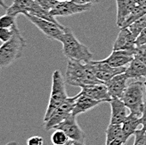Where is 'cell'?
<instances>
[{"instance_id":"1","label":"cell","mask_w":146,"mask_h":145,"mask_svg":"<svg viewBox=\"0 0 146 145\" xmlns=\"http://www.w3.org/2000/svg\"><path fill=\"white\" fill-rule=\"evenodd\" d=\"M65 81L70 86L78 87L102 83L95 75L91 62L86 63L72 59H67Z\"/></svg>"},{"instance_id":"2","label":"cell","mask_w":146,"mask_h":145,"mask_svg":"<svg viewBox=\"0 0 146 145\" xmlns=\"http://www.w3.org/2000/svg\"><path fill=\"white\" fill-rule=\"evenodd\" d=\"M25 47L26 40L16 25L11 39L0 46V70L11 66L20 58Z\"/></svg>"},{"instance_id":"3","label":"cell","mask_w":146,"mask_h":145,"mask_svg":"<svg viewBox=\"0 0 146 145\" xmlns=\"http://www.w3.org/2000/svg\"><path fill=\"white\" fill-rule=\"evenodd\" d=\"M60 42L62 44L63 54L67 59L76 60L86 63L92 60V54L89 49L76 39L70 28L65 27L63 36Z\"/></svg>"},{"instance_id":"4","label":"cell","mask_w":146,"mask_h":145,"mask_svg":"<svg viewBox=\"0 0 146 145\" xmlns=\"http://www.w3.org/2000/svg\"><path fill=\"white\" fill-rule=\"evenodd\" d=\"M120 99L129 109L130 113L141 117L145 107V85L141 81H134L128 85Z\"/></svg>"},{"instance_id":"5","label":"cell","mask_w":146,"mask_h":145,"mask_svg":"<svg viewBox=\"0 0 146 145\" xmlns=\"http://www.w3.org/2000/svg\"><path fill=\"white\" fill-rule=\"evenodd\" d=\"M67 97H68L66 89L65 78L63 77L62 74L59 70H56L52 74L51 91H50L48 107L44 117V122L48 119V117L54 111V109Z\"/></svg>"},{"instance_id":"6","label":"cell","mask_w":146,"mask_h":145,"mask_svg":"<svg viewBox=\"0 0 146 145\" xmlns=\"http://www.w3.org/2000/svg\"><path fill=\"white\" fill-rule=\"evenodd\" d=\"M76 97L77 95L72 97H67L54 109V111L51 113L48 119L44 122V127L45 130L49 131L54 129V128L56 125H58L60 122H61L69 115L72 114Z\"/></svg>"},{"instance_id":"7","label":"cell","mask_w":146,"mask_h":145,"mask_svg":"<svg viewBox=\"0 0 146 145\" xmlns=\"http://www.w3.org/2000/svg\"><path fill=\"white\" fill-rule=\"evenodd\" d=\"M25 16L49 39L60 41V39L62 38L65 26L60 24H56L52 21H49L46 19L30 15L29 14L25 15Z\"/></svg>"},{"instance_id":"8","label":"cell","mask_w":146,"mask_h":145,"mask_svg":"<svg viewBox=\"0 0 146 145\" xmlns=\"http://www.w3.org/2000/svg\"><path fill=\"white\" fill-rule=\"evenodd\" d=\"M76 117L72 114L69 115L65 120L56 125L54 129H60L64 131L71 140L76 142L77 144H83L85 133L78 125Z\"/></svg>"},{"instance_id":"9","label":"cell","mask_w":146,"mask_h":145,"mask_svg":"<svg viewBox=\"0 0 146 145\" xmlns=\"http://www.w3.org/2000/svg\"><path fill=\"white\" fill-rule=\"evenodd\" d=\"M92 8V4H78L73 1H62L59 2L50 10L51 15L55 17H67L70 15L80 14L90 10Z\"/></svg>"},{"instance_id":"10","label":"cell","mask_w":146,"mask_h":145,"mask_svg":"<svg viewBox=\"0 0 146 145\" xmlns=\"http://www.w3.org/2000/svg\"><path fill=\"white\" fill-rule=\"evenodd\" d=\"M90 62L92 70L95 73V75L102 83H105L106 81H109L111 78H113L117 74L123 73L126 71V66L113 67L107 63L102 62L101 60H98V61L91 60Z\"/></svg>"},{"instance_id":"11","label":"cell","mask_w":146,"mask_h":145,"mask_svg":"<svg viewBox=\"0 0 146 145\" xmlns=\"http://www.w3.org/2000/svg\"><path fill=\"white\" fill-rule=\"evenodd\" d=\"M136 50H117L112 51L111 55L101 61L108 64L113 67H123L129 65L136 53Z\"/></svg>"},{"instance_id":"12","label":"cell","mask_w":146,"mask_h":145,"mask_svg":"<svg viewBox=\"0 0 146 145\" xmlns=\"http://www.w3.org/2000/svg\"><path fill=\"white\" fill-rule=\"evenodd\" d=\"M81 88L82 91L79 92L80 94L88 96L94 100L101 101L102 102H109L112 100V97L105 83L87 85Z\"/></svg>"},{"instance_id":"13","label":"cell","mask_w":146,"mask_h":145,"mask_svg":"<svg viewBox=\"0 0 146 145\" xmlns=\"http://www.w3.org/2000/svg\"><path fill=\"white\" fill-rule=\"evenodd\" d=\"M109 103L111 107L110 123L122 124L128 115L130 113L129 109L120 98H112Z\"/></svg>"},{"instance_id":"14","label":"cell","mask_w":146,"mask_h":145,"mask_svg":"<svg viewBox=\"0 0 146 145\" xmlns=\"http://www.w3.org/2000/svg\"><path fill=\"white\" fill-rule=\"evenodd\" d=\"M129 78L125 73H120L114 75L109 81L105 82V85L108 87V92L112 98H120L127 87V80Z\"/></svg>"},{"instance_id":"15","label":"cell","mask_w":146,"mask_h":145,"mask_svg":"<svg viewBox=\"0 0 146 145\" xmlns=\"http://www.w3.org/2000/svg\"><path fill=\"white\" fill-rule=\"evenodd\" d=\"M136 37L131 33L128 27L121 28L117 39L113 44V50H135Z\"/></svg>"},{"instance_id":"16","label":"cell","mask_w":146,"mask_h":145,"mask_svg":"<svg viewBox=\"0 0 146 145\" xmlns=\"http://www.w3.org/2000/svg\"><path fill=\"white\" fill-rule=\"evenodd\" d=\"M102 102L94 100L91 97L85 95H82L80 93L77 94V97L75 102V106L73 107L72 114L74 116H78L82 113L88 112V110L98 106Z\"/></svg>"},{"instance_id":"17","label":"cell","mask_w":146,"mask_h":145,"mask_svg":"<svg viewBox=\"0 0 146 145\" xmlns=\"http://www.w3.org/2000/svg\"><path fill=\"white\" fill-rule=\"evenodd\" d=\"M126 144L122 129V124L109 123L106 129V144L122 145Z\"/></svg>"},{"instance_id":"18","label":"cell","mask_w":146,"mask_h":145,"mask_svg":"<svg viewBox=\"0 0 146 145\" xmlns=\"http://www.w3.org/2000/svg\"><path fill=\"white\" fill-rule=\"evenodd\" d=\"M117 3V25L122 27L126 19L130 15L136 3L134 0H116Z\"/></svg>"},{"instance_id":"19","label":"cell","mask_w":146,"mask_h":145,"mask_svg":"<svg viewBox=\"0 0 146 145\" xmlns=\"http://www.w3.org/2000/svg\"><path fill=\"white\" fill-rule=\"evenodd\" d=\"M124 73L129 79L138 80L142 77L145 78L146 66L139 59L134 57L129 64L128 67H126V71Z\"/></svg>"},{"instance_id":"20","label":"cell","mask_w":146,"mask_h":145,"mask_svg":"<svg viewBox=\"0 0 146 145\" xmlns=\"http://www.w3.org/2000/svg\"><path fill=\"white\" fill-rule=\"evenodd\" d=\"M35 0H14V3L10 7H8L7 14L17 17V15H25L31 10Z\"/></svg>"},{"instance_id":"21","label":"cell","mask_w":146,"mask_h":145,"mask_svg":"<svg viewBox=\"0 0 146 145\" xmlns=\"http://www.w3.org/2000/svg\"><path fill=\"white\" fill-rule=\"evenodd\" d=\"M139 118L140 117L130 113L124 122L122 123V129H123V138L125 142L129 138V137L134 134L135 131L137 130V128L139 125H140L139 122Z\"/></svg>"},{"instance_id":"22","label":"cell","mask_w":146,"mask_h":145,"mask_svg":"<svg viewBox=\"0 0 146 145\" xmlns=\"http://www.w3.org/2000/svg\"><path fill=\"white\" fill-rule=\"evenodd\" d=\"M145 15H146V5H136L130 13V15H129V17L123 24L121 28H125L129 26L133 22H134L136 19L141 18Z\"/></svg>"},{"instance_id":"23","label":"cell","mask_w":146,"mask_h":145,"mask_svg":"<svg viewBox=\"0 0 146 145\" xmlns=\"http://www.w3.org/2000/svg\"><path fill=\"white\" fill-rule=\"evenodd\" d=\"M146 27V15L142 16L141 18L136 19L129 26H128L131 33L137 38V36L140 34V32Z\"/></svg>"},{"instance_id":"24","label":"cell","mask_w":146,"mask_h":145,"mask_svg":"<svg viewBox=\"0 0 146 145\" xmlns=\"http://www.w3.org/2000/svg\"><path fill=\"white\" fill-rule=\"evenodd\" d=\"M69 139L70 138L67 137L66 132L60 129H55V132L50 137L51 143L55 145H66Z\"/></svg>"},{"instance_id":"25","label":"cell","mask_w":146,"mask_h":145,"mask_svg":"<svg viewBox=\"0 0 146 145\" xmlns=\"http://www.w3.org/2000/svg\"><path fill=\"white\" fill-rule=\"evenodd\" d=\"M16 26V17L9 14L0 17V27L5 29H12Z\"/></svg>"},{"instance_id":"26","label":"cell","mask_w":146,"mask_h":145,"mask_svg":"<svg viewBox=\"0 0 146 145\" xmlns=\"http://www.w3.org/2000/svg\"><path fill=\"white\" fill-rule=\"evenodd\" d=\"M134 138V145H146V132L143 128L135 131Z\"/></svg>"},{"instance_id":"27","label":"cell","mask_w":146,"mask_h":145,"mask_svg":"<svg viewBox=\"0 0 146 145\" xmlns=\"http://www.w3.org/2000/svg\"><path fill=\"white\" fill-rule=\"evenodd\" d=\"M15 27L12 29H5V28L0 27V41L4 43V42H7L8 40H9L14 34Z\"/></svg>"},{"instance_id":"28","label":"cell","mask_w":146,"mask_h":145,"mask_svg":"<svg viewBox=\"0 0 146 145\" xmlns=\"http://www.w3.org/2000/svg\"><path fill=\"white\" fill-rule=\"evenodd\" d=\"M45 10L50 11L59 3L58 0H35Z\"/></svg>"},{"instance_id":"29","label":"cell","mask_w":146,"mask_h":145,"mask_svg":"<svg viewBox=\"0 0 146 145\" xmlns=\"http://www.w3.org/2000/svg\"><path fill=\"white\" fill-rule=\"evenodd\" d=\"M134 57L139 59L146 66V49L141 48V47H137Z\"/></svg>"},{"instance_id":"30","label":"cell","mask_w":146,"mask_h":145,"mask_svg":"<svg viewBox=\"0 0 146 145\" xmlns=\"http://www.w3.org/2000/svg\"><path fill=\"white\" fill-rule=\"evenodd\" d=\"M146 44V27L143 29L140 34L137 36L136 40H135V44L137 47H139L141 45H144Z\"/></svg>"},{"instance_id":"31","label":"cell","mask_w":146,"mask_h":145,"mask_svg":"<svg viewBox=\"0 0 146 145\" xmlns=\"http://www.w3.org/2000/svg\"><path fill=\"white\" fill-rule=\"evenodd\" d=\"M28 145H42L44 144V139L42 137L40 136H33L30 137L28 141H27Z\"/></svg>"},{"instance_id":"32","label":"cell","mask_w":146,"mask_h":145,"mask_svg":"<svg viewBox=\"0 0 146 145\" xmlns=\"http://www.w3.org/2000/svg\"><path fill=\"white\" fill-rule=\"evenodd\" d=\"M139 122H140V125H142V128L146 132V104L143 114L139 118Z\"/></svg>"},{"instance_id":"33","label":"cell","mask_w":146,"mask_h":145,"mask_svg":"<svg viewBox=\"0 0 146 145\" xmlns=\"http://www.w3.org/2000/svg\"><path fill=\"white\" fill-rule=\"evenodd\" d=\"M73 2L78 3V4H93V3H96L98 2H99V0H72Z\"/></svg>"},{"instance_id":"34","label":"cell","mask_w":146,"mask_h":145,"mask_svg":"<svg viewBox=\"0 0 146 145\" xmlns=\"http://www.w3.org/2000/svg\"><path fill=\"white\" fill-rule=\"evenodd\" d=\"M136 5H146V0H134Z\"/></svg>"},{"instance_id":"35","label":"cell","mask_w":146,"mask_h":145,"mask_svg":"<svg viewBox=\"0 0 146 145\" xmlns=\"http://www.w3.org/2000/svg\"><path fill=\"white\" fill-rule=\"evenodd\" d=\"M0 7L3 8V9H8L7 5L5 4L4 0H0Z\"/></svg>"},{"instance_id":"36","label":"cell","mask_w":146,"mask_h":145,"mask_svg":"<svg viewBox=\"0 0 146 145\" xmlns=\"http://www.w3.org/2000/svg\"><path fill=\"white\" fill-rule=\"evenodd\" d=\"M144 85H145V104H146V77H145V81L144 82Z\"/></svg>"},{"instance_id":"37","label":"cell","mask_w":146,"mask_h":145,"mask_svg":"<svg viewBox=\"0 0 146 145\" xmlns=\"http://www.w3.org/2000/svg\"><path fill=\"white\" fill-rule=\"evenodd\" d=\"M139 47H141V48H144V49H146V44H144V45H141V46H139Z\"/></svg>"},{"instance_id":"38","label":"cell","mask_w":146,"mask_h":145,"mask_svg":"<svg viewBox=\"0 0 146 145\" xmlns=\"http://www.w3.org/2000/svg\"><path fill=\"white\" fill-rule=\"evenodd\" d=\"M59 2H62V1H72V0H58Z\"/></svg>"}]
</instances>
